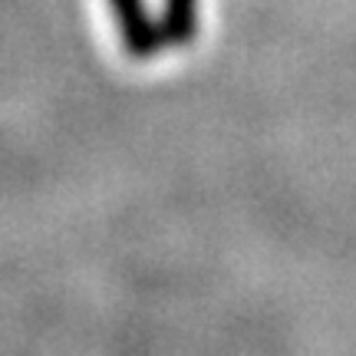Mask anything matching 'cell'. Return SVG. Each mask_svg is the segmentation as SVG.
Segmentation results:
<instances>
[{
	"mask_svg": "<svg viewBox=\"0 0 356 356\" xmlns=\"http://www.w3.org/2000/svg\"><path fill=\"white\" fill-rule=\"evenodd\" d=\"M168 20H172V37L188 40L195 30V0H168Z\"/></svg>",
	"mask_w": 356,
	"mask_h": 356,
	"instance_id": "1",
	"label": "cell"
}]
</instances>
